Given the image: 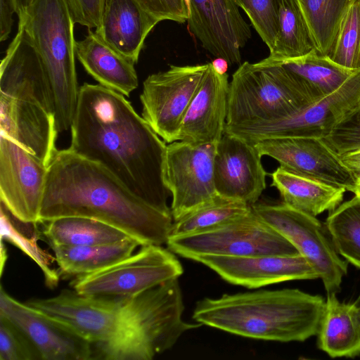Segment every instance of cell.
Listing matches in <instances>:
<instances>
[{
	"mask_svg": "<svg viewBox=\"0 0 360 360\" xmlns=\"http://www.w3.org/2000/svg\"><path fill=\"white\" fill-rule=\"evenodd\" d=\"M158 22L136 0H106L95 32L112 49L136 63L147 36Z\"/></svg>",
	"mask_w": 360,
	"mask_h": 360,
	"instance_id": "7402d4cb",
	"label": "cell"
},
{
	"mask_svg": "<svg viewBox=\"0 0 360 360\" xmlns=\"http://www.w3.org/2000/svg\"><path fill=\"white\" fill-rule=\"evenodd\" d=\"M70 131V150L105 167L145 201L171 212L163 180L167 145L124 95L84 83Z\"/></svg>",
	"mask_w": 360,
	"mask_h": 360,
	"instance_id": "6da1fadb",
	"label": "cell"
},
{
	"mask_svg": "<svg viewBox=\"0 0 360 360\" xmlns=\"http://www.w3.org/2000/svg\"><path fill=\"white\" fill-rule=\"evenodd\" d=\"M314 51L312 36L296 0H281L278 33L274 46L269 56L259 62L278 63Z\"/></svg>",
	"mask_w": 360,
	"mask_h": 360,
	"instance_id": "f1b7e54d",
	"label": "cell"
},
{
	"mask_svg": "<svg viewBox=\"0 0 360 360\" xmlns=\"http://www.w3.org/2000/svg\"><path fill=\"white\" fill-rule=\"evenodd\" d=\"M251 210L252 206L243 201L217 195L207 204L174 221L169 237L195 233L214 228L247 214Z\"/></svg>",
	"mask_w": 360,
	"mask_h": 360,
	"instance_id": "4dcf8cb0",
	"label": "cell"
},
{
	"mask_svg": "<svg viewBox=\"0 0 360 360\" xmlns=\"http://www.w3.org/2000/svg\"><path fill=\"white\" fill-rule=\"evenodd\" d=\"M217 145H194L181 141L167 145L163 180L172 196L170 209L174 221L218 195L214 181Z\"/></svg>",
	"mask_w": 360,
	"mask_h": 360,
	"instance_id": "4fadbf2b",
	"label": "cell"
},
{
	"mask_svg": "<svg viewBox=\"0 0 360 360\" xmlns=\"http://www.w3.org/2000/svg\"><path fill=\"white\" fill-rule=\"evenodd\" d=\"M39 355L23 332L0 314V360H35Z\"/></svg>",
	"mask_w": 360,
	"mask_h": 360,
	"instance_id": "d590c367",
	"label": "cell"
},
{
	"mask_svg": "<svg viewBox=\"0 0 360 360\" xmlns=\"http://www.w3.org/2000/svg\"><path fill=\"white\" fill-rule=\"evenodd\" d=\"M141 8L158 20H172L179 23L187 22L188 4L187 0H136Z\"/></svg>",
	"mask_w": 360,
	"mask_h": 360,
	"instance_id": "74e56055",
	"label": "cell"
},
{
	"mask_svg": "<svg viewBox=\"0 0 360 360\" xmlns=\"http://www.w3.org/2000/svg\"><path fill=\"white\" fill-rule=\"evenodd\" d=\"M359 0H296L312 36L318 54L326 56L349 7Z\"/></svg>",
	"mask_w": 360,
	"mask_h": 360,
	"instance_id": "f546056e",
	"label": "cell"
},
{
	"mask_svg": "<svg viewBox=\"0 0 360 360\" xmlns=\"http://www.w3.org/2000/svg\"><path fill=\"white\" fill-rule=\"evenodd\" d=\"M352 305L360 319V295L358 296L356 300L352 303Z\"/></svg>",
	"mask_w": 360,
	"mask_h": 360,
	"instance_id": "f6af8a7d",
	"label": "cell"
},
{
	"mask_svg": "<svg viewBox=\"0 0 360 360\" xmlns=\"http://www.w3.org/2000/svg\"><path fill=\"white\" fill-rule=\"evenodd\" d=\"M271 186L279 192L282 202L316 217L325 211L333 212L342 202L345 190L307 179L281 167L271 174Z\"/></svg>",
	"mask_w": 360,
	"mask_h": 360,
	"instance_id": "484cf974",
	"label": "cell"
},
{
	"mask_svg": "<svg viewBox=\"0 0 360 360\" xmlns=\"http://www.w3.org/2000/svg\"><path fill=\"white\" fill-rule=\"evenodd\" d=\"M1 272L2 273L4 262H6V249L4 248V246L3 240H1Z\"/></svg>",
	"mask_w": 360,
	"mask_h": 360,
	"instance_id": "ee69618b",
	"label": "cell"
},
{
	"mask_svg": "<svg viewBox=\"0 0 360 360\" xmlns=\"http://www.w3.org/2000/svg\"><path fill=\"white\" fill-rule=\"evenodd\" d=\"M139 245L136 240L129 238L104 245L49 246L54 253L60 275L76 278L100 271L130 256Z\"/></svg>",
	"mask_w": 360,
	"mask_h": 360,
	"instance_id": "4316f807",
	"label": "cell"
},
{
	"mask_svg": "<svg viewBox=\"0 0 360 360\" xmlns=\"http://www.w3.org/2000/svg\"><path fill=\"white\" fill-rule=\"evenodd\" d=\"M258 63L281 65L309 104L336 91L354 72L337 65L316 51L278 63Z\"/></svg>",
	"mask_w": 360,
	"mask_h": 360,
	"instance_id": "cb8c5ba5",
	"label": "cell"
},
{
	"mask_svg": "<svg viewBox=\"0 0 360 360\" xmlns=\"http://www.w3.org/2000/svg\"><path fill=\"white\" fill-rule=\"evenodd\" d=\"M325 224L340 255L360 269V197L340 204Z\"/></svg>",
	"mask_w": 360,
	"mask_h": 360,
	"instance_id": "1f68e13d",
	"label": "cell"
},
{
	"mask_svg": "<svg viewBox=\"0 0 360 360\" xmlns=\"http://www.w3.org/2000/svg\"><path fill=\"white\" fill-rule=\"evenodd\" d=\"M47 172L39 158L1 134V203L20 222L39 223Z\"/></svg>",
	"mask_w": 360,
	"mask_h": 360,
	"instance_id": "5bb4252c",
	"label": "cell"
},
{
	"mask_svg": "<svg viewBox=\"0 0 360 360\" xmlns=\"http://www.w3.org/2000/svg\"><path fill=\"white\" fill-rule=\"evenodd\" d=\"M318 347L330 357L360 355V319L350 303L327 295L325 310L316 335Z\"/></svg>",
	"mask_w": 360,
	"mask_h": 360,
	"instance_id": "d4e9b609",
	"label": "cell"
},
{
	"mask_svg": "<svg viewBox=\"0 0 360 360\" xmlns=\"http://www.w3.org/2000/svg\"><path fill=\"white\" fill-rule=\"evenodd\" d=\"M253 145L262 156L274 158L288 172L345 191H355L356 179L321 139L274 138Z\"/></svg>",
	"mask_w": 360,
	"mask_h": 360,
	"instance_id": "9a60e30c",
	"label": "cell"
},
{
	"mask_svg": "<svg viewBox=\"0 0 360 360\" xmlns=\"http://www.w3.org/2000/svg\"><path fill=\"white\" fill-rule=\"evenodd\" d=\"M64 217L98 220L141 246L166 244L174 222L171 212L145 201L105 167L69 148L58 150L48 167L39 223Z\"/></svg>",
	"mask_w": 360,
	"mask_h": 360,
	"instance_id": "7a4b0ae2",
	"label": "cell"
},
{
	"mask_svg": "<svg viewBox=\"0 0 360 360\" xmlns=\"http://www.w3.org/2000/svg\"><path fill=\"white\" fill-rule=\"evenodd\" d=\"M325 305L322 296L298 289L260 290L203 298L193 319L248 338L303 342L317 335Z\"/></svg>",
	"mask_w": 360,
	"mask_h": 360,
	"instance_id": "3957f363",
	"label": "cell"
},
{
	"mask_svg": "<svg viewBox=\"0 0 360 360\" xmlns=\"http://www.w3.org/2000/svg\"><path fill=\"white\" fill-rule=\"evenodd\" d=\"M75 55L99 84L126 96L138 87L135 63L109 46L95 31L89 29L83 39L76 41Z\"/></svg>",
	"mask_w": 360,
	"mask_h": 360,
	"instance_id": "603a6c76",
	"label": "cell"
},
{
	"mask_svg": "<svg viewBox=\"0 0 360 360\" xmlns=\"http://www.w3.org/2000/svg\"><path fill=\"white\" fill-rule=\"evenodd\" d=\"M34 0H15L18 12V17L20 16L25 13L30 5L33 2Z\"/></svg>",
	"mask_w": 360,
	"mask_h": 360,
	"instance_id": "7bdbcfd3",
	"label": "cell"
},
{
	"mask_svg": "<svg viewBox=\"0 0 360 360\" xmlns=\"http://www.w3.org/2000/svg\"><path fill=\"white\" fill-rule=\"evenodd\" d=\"M229 75L219 74L212 63L180 125L177 141L194 145L218 143L226 123Z\"/></svg>",
	"mask_w": 360,
	"mask_h": 360,
	"instance_id": "44dd1931",
	"label": "cell"
},
{
	"mask_svg": "<svg viewBox=\"0 0 360 360\" xmlns=\"http://www.w3.org/2000/svg\"><path fill=\"white\" fill-rule=\"evenodd\" d=\"M49 245L86 246L110 244L130 237L105 223L87 217H64L39 222Z\"/></svg>",
	"mask_w": 360,
	"mask_h": 360,
	"instance_id": "83f0119b",
	"label": "cell"
},
{
	"mask_svg": "<svg viewBox=\"0 0 360 360\" xmlns=\"http://www.w3.org/2000/svg\"><path fill=\"white\" fill-rule=\"evenodd\" d=\"M253 144L224 132L214 158V181L218 195L252 206L266 188V172Z\"/></svg>",
	"mask_w": 360,
	"mask_h": 360,
	"instance_id": "ffe728a7",
	"label": "cell"
},
{
	"mask_svg": "<svg viewBox=\"0 0 360 360\" xmlns=\"http://www.w3.org/2000/svg\"><path fill=\"white\" fill-rule=\"evenodd\" d=\"M252 209L307 259L317 271L327 295L340 291L348 262L340 257L326 224L283 202L255 203Z\"/></svg>",
	"mask_w": 360,
	"mask_h": 360,
	"instance_id": "8fae6325",
	"label": "cell"
},
{
	"mask_svg": "<svg viewBox=\"0 0 360 360\" xmlns=\"http://www.w3.org/2000/svg\"><path fill=\"white\" fill-rule=\"evenodd\" d=\"M326 57L346 69H360V0L354 3L346 13Z\"/></svg>",
	"mask_w": 360,
	"mask_h": 360,
	"instance_id": "836d02e7",
	"label": "cell"
},
{
	"mask_svg": "<svg viewBox=\"0 0 360 360\" xmlns=\"http://www.w3.org/2000/svg\"><path fill=\"white\" fill-rule=\"evenodd\" d=\"M340 158L357 181H360V151L345 155L341 156Z\"/></svg>",
	"mask_w": 360,
	"mask_h": 360,
	"instance_id": "60d3db41",
	"label": "cell"
},
{
	"mask_svg": "<svg viewBox=\"0 0 360 360\" xmlns=\"http://www.w3.org/2000/svg\"><path fill=\"white\" fill-rule=\"evenodd\" d=\"M183 272L174 252L162 245H148L100 271L75 278L70 286L84 295L126 298L179 278Z\"/></svg>",
	"mask_w": 360,
	"mask_h": 360,
	"instance_id": "30bf717a",
	"label": "cell"
},
{
	"mask_svg": "<svg viewBox=\"0 0 360 360\" xmlns=\"http://www.w3.org/2000/svg\"><path fill=\"white\" fill-rule=\"evenodd\" d=\"M268 46L274 48L278 33L281 0H233Z\"/></svg>",
	"mask_w": 360,
	"mask_h": 360,
	"instance_id": "e575fe53",
	"label": "cell"
},
{
	"mask_svg": "<svg viewBox=\"0 0 360 360\" xmlns=\"http://www.w3.org/2000/svg\"><path fill=\"white\" fill-rule=\"evenodd\" d=\"M193 260L209 267L226 281L248 288L319 278L315 268L300 253L248 257L200 255Z\"/></svg>",
	"mask_w": 360,
	"mask_h": 360,
	"instance_id": "d6986e66",
	"label": "cell"
},
{
	"mask_svg": "<svg viewBox=\"0 0 360 360\" xmlns=\"http://www.w3.org/2000/svg\"><path fill=\"white\" fill-rule=\"evenodd\" d=\"M0 134L49 167L58 151L54 105L40 57L18 25L0 66Z\"/></svg>",
	"mask_w": 360,
	"mask_h": 360,
	"instance_id": "277c9868",
	"label": "cell"
},
{
	"mask_svg": "<svg viewBox=\"0 0 360 360\" xmlns=\"http://www.w3.org/2000/svg\"><path fill=\"white\" fill-rule=\"evenodd\" d=\"M75 23L88 29L99 26L106 0H68Z\"/></svg>",
	"mask_w": 360,
	"mask_h": 360,
	"instance_id": "f35d334b",
	"label": "cell"
},
{
	"mask_svg": "<svg viewBox=\"0 0 360 360\" xmlns=\"http://www.w3.org/2000/svg\"><path fill=\"white\" fill-rule=\"evenodd\" d=\"M360 109V69L336 91L284 117L225 127L224 132L255 144L283 137L323 139L342 121Z\"/></svg>",
	"mask_w": 360,
	"mask_h": 360,
	"instance_id": "9c48e42d",
	"label": "cell"
},
{
	"mask_svg": "<svg viewBox=\"0 0 360 360\" xmlns=\"http://www.w3.org/2000/svg\"><path fill=\"white\" fill-rule=\"evenodd\" d=\"M354 194L360 197V181H358L356 188L354 191Z\"/></svg>",
	"mask_w": 360,
	"mask_h": 360,
	"instance_id": "bcb514c9",
	"label": "cell"
},
{
	"mask_svg": "<svg viewBox=\"0 0 360 360\" xmlns=\"http://www.w3.org/2000/svg\"><path fill=\"white\" fill-rule=\"evenodd\" d=\"M41 60L58 133L70 129L79 87L75 68L73 18L68 0H34L18 17Z\"/></svg>",
	"mask_w": 360,
	"mask_h": 360,
	"instance_id": "8992f818",
	"label": "cell"
},
{
	"mask_svg": "<svg viewBox=\"0 0 360 360\" xmlns=\"http://www.w3.org/2000/svg\"><path fill=\"white\" fill-rule=\"evenodd\" d=\"M13 216L1 203V239L8 240L30 257L42 271L46 285L54 288L58 284L60 273L51 265L55 257L41 248L36 232L31 236L18 229L12 219Z\"/></svg>",
	"mask_w": 360,
	"mask_h": 360,
	"instance_id": "d6a6232c",
	"label": "cell"
},
{
	"mask_svg": "<svg viewBox=\"0 0 360 360\" xmlns=\"http://www.w3.org/2000/svg\"><path fill=\"white\" fill-rule=\"evenodd\" d=\"M214 70L219 74L226 73L229 64L221 58H217L212 63Z\"/></svg>",
	"mask_w": 360,
	"mask_h": 360,
	"instance_id": "b9f144b4",
	"label": "cell"
},
{
	"mask_svg": "<svg viewBox=\"0 0 360 360\" xmlns=\"http://www.w3.org/2000/svg\"><path fill=\"white\" fill-rule=\"evenodd\" d=\"M340 157L360 151V109L321 139Z\"/></svg>",
	"mask_w": 360,
	"mask_h": 360,
	"instance_id": "8d00e7d4",
	"label": "cell"
},
{
	"mask_svg": "<svg viewBox=\"0 0 360 360\" xmlns=\"http://www.w3.org/2000/svg\"><path fill=\"white\" fill-rule=\"evenodd\" d=\"M124 299L88 296L72 289L27 303L68 325L95 347L114 334Z\"/></svg>",
	"mask_w": 360,
	"mask_h": 360,
	"instance_id": "ac0fdd59",
	"label": "cell"
},
{
	"mask_svg": "<svg viewBox=\"0 0 360 360\" xmlns=\"http://www.w3.org/2000/svg\"><path fill=\"white\" fill-rule=\"evenodd\" d=\"M15 0H0V41L6 40L11 32L13 15L17 14Z\"/></svg>",
	"mask_w": 360,
	"mask_h": 360,
	"instance_id": "ab89813d",
	"label": "cell"
},
{
	"mask_svg": "<svg viewBox=\"0 0 360 360\" xmlns=\"http://www.w3.org/2000/svg\"><path fill=\"white\" fill-rule=\"evenodd\" d=\"M0 314L17 326L41 360L94 359V345L64 323L7 294L1 288Z\"/></svg>",
	"mask_w": 360,
	"mask_h": 360,
	"instance_id": "2e32d148",
	"label": "cell"
},
{
	"mask_svg": "<svg viewBox=\"0 0 360 360\" xmlns=\"http://www.w3.org/2000/svg\"><path fill=\"white\" fill-rule=\"evenodd\" d=\"M178 278L124 299L115 331L94 347V359L150 360L172 348L187 330L201 323H187Z\"/></svg>",
	"mask_w": 360,
	"mask_h": 360,
	"instance_id": "5b68a950",
	"label": "cell"
},
{
	"mask_svg": "<svg viewBox=\"0 0 360 360\" xmlns=\"http://www.w3.org/2000/svg\"><path fill=\"white\" fill-rule=\"evenodd\" d=\"M310 105L278 64H240L229 82L226 126L288 116Z\"/></svg>",
	"mask_w": 360,
	"mask_h": 360,
	"instance_id": "52a82bcc",
	"label": "cell"
},
{
	"mask_svg": "<svg viewBox=\"0 0 360 360\" xmlns=\"http://www.w3.org/2000/svg\"><path fill=\"white\" fill-rule=\"evenodd\" d=\"M188 27L202 47L229 65L240 64L251 38L250 25L233 0H188Z\"/></svg>",
	"mask_w": 360,
	"mask_h": 360,
	"instance_id": "e0dca14e",
	"label": "cell"
},
{
	"mask_svg": "<svg viewBox=\"0 0 360 360\" xmlns=\"http://www.w3.org/2000/svg\"><path fill=\"white\" fill-rule=\"evenodd\" d=\"M166 244L172 252L192 260L200 255L248 257L299 254L293 245L252 209L214 228L170 236Z\"/></svg>",
	"mask_w": 360,
	"mask_h": 360,
	"instance_id": "ba28073f",
	"label": "cell"
},
{
	"mask_svg": "<svg viewBox=\"0 0 360 360\" xmlns=\"http://www.w3.org/2000/svg\"><path fill=\"white\" fill-rule=\"evenodd\" d=\"M208 67L209 63L170 65L144 80L140 96L142 117L165 142L177 141L182 120Z\"/></svg>",
	"mask_w": 360,
	"mask_h": 360,
	"instance_id": "7c38bea8",
	"label": "cell"
}]
</instances>
